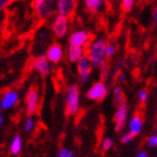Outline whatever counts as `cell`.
<instances>
[{
	"label": "cell",
	"mask_w": 157,
	"mask_h": 157,
	"mask_svg": "<svg viewBox=\"0 0 157 157\" xmlns=\"http://www.w3.org/2000/svg\"><path fill=\"white\" fill-rule=\"evenodd\" d=\"M107 40L105 38H95L92 40L88 46V49L85 51V55L91 61L92 65L94 67H105L107 64V54H105V47H107Z\"/></svg>",
	"instance_id": "1"
},
{
	"label": "cell",
	"mask_w": 157,
	"mask_h": 157,
	"mask_svg": "<svg viewBox=\"0 0 157 157\" xmlns=\"http://www.w3.org/2000/svg\"><path fill=\"white\" fill-rule=\"evenodd\" d=\"M70 32V19L69 17L63 15H56L51 23V33L53 36L62 39L69 35Z\"/></svg>",
	"instance_id": "2"
},
{
	"label": "cell",
	"mask_w": 157,
	"mask_h": 157,
	"mask_svg": "<svg viewBox=\"0 0 157 157\" xmlns=\"http://www.w3.org/2000/svg\"><path fill=\"white\" fill-rule=\"evenodd\" d=\"M66 112L69 115H76L80 109V90L76 85H70L65 94Z\"/></svg>",
	"instance_id": "3"
},
{
	"label": "cell",
	"mask_w": 157,
	"mask_h": 157,
	"mask_svg": "<svg viewBox=\"0 0 157 157\" xmlns=\"http://www.w3.org/2000/svg\"><path fill=\"white\" fill-rule=\"evenodd\" d=\"M33 8L38 18L46 20L51 18L55 11V2L51 0H33Z\"/></svg>",
	"instance_id": "4"
},
{
	"label": "cell",
	"mask_w": 157,
	"mask_h": 157,
	"mask_svg": "<svg viewBox=\"0 0 157 157\" xmlns=\"http://www.w3.org/2000/svg\"><path fill=\"white\" fill-rule=\"evenodd\" d=\"M108 94V86L105 82L99 81L91 85L86 92V98L92 101H102Z\"/></svg>",
	"instance_id": "5"
},
{
	"label": "cell",
	"mask_w": 157,
	"mask_h": 157,
	"mask_svg": "<svg viewBox=\"0 0 157 157\" xmlns=\"http://www.w3.org/2000/svg\"><path fill=\"white\" fill-rule=\"evenodd\" d=\"M30 66H32V69L37 71L42 76L49 75V73L52 71V63L47 59L45 54L37 55L35 59H33V61L30 63Z\"/></svg>",
	"instance_id": "6"
},
{
	"label": "cell",
	"mask_w": 157,
	"mask_h": 157,
	"mask_svg": "<svg viewBox=\"0 0 157 157\" xmlns=\"http://www.w3.org/2000/svg\"><path fill=\"white\" fill-rule=\"evenodd\" d=\"M91 35L88 30L85 29H78L74 30L69 35V45L71 46H78V47H85L90 43Z\"/></svg>",
	"instance_id": "7"
},
{
	"label": "cell",
	"mask_w": 157,
	"mask_h": 157,
	"mask_svg": "<svg viewBox=\"0 0 157 157\" xmlns=\"http://www.w3.org/2000/svg\"><path fill=\"white\" fill-rule=\"evenodd\" d=\"M92 67H93V65H92L91 61L89 59V57L85 54L76 62V69H78V78H80L81 82H86L90 78Z\"/></svg>",
	"instance_id": "8"
},
{
	"label": "cell",
	"mask_w": 157,
	"mask_h": 157,
	"mask_svg": "<svg viewBox=\"0 0 157 157\" xmlns=\"http://www.w3.org/2000/svg\"><path fill=\"white\" fill-rule=\"evenodd\" d=\"M26 113L28 116H33L37 112L39 103V92L36 88H32L28 90L26 94Z\"/></svg>",
	"instance_id": "9"
},
{
	"label": "cell",
	"mask_w": 157,
	"mask_h": 157,
	"mask_svg": "<svg viewBox=\"0 0 157 157\" xmlns=\"http://www.w3.org/2000/svg\"><path fill=\"white\" fill-rule=\"evenodd\" d=\"M19 101V93L16 90H7L0 98V109L9 110L13 108Z\"/></svg>",
	"instance_id": "10"
},
{
	"label": "cell",
	"mask_w": 157,
	"mask_h": 157,
	"mask_svg": "<svg viewBox=\"0 0 157 157\" xmlns=\"http://www.w3.org/2000/svg\"><path fill=\"white\" fill-rule=\"evenodd\" d=\"M45 55L52 64H59L64 57V48L59 43H52L46 49Z\"/></svg>",
	"instance_id": "11"
},
{
	"label": "cell",
	"mask_w": 157,
	"mask_h": 157,
	"mask_svg": "<svg viewBox=\"0 0 157 157\" xmlns=\"http://www.w3.org/2000/svg\"><path fill=\"white\" fill-rule=\"evenodd\" d=\"M78 0H56L55 10L59 15L70 17L74 13Z\"/></svg>",
	"instance_id": "12"
},
{
	"label": "cell",
	"mask_w": 157,
	"mask_h": 157,
	"mask_svg": "<svg viewBox=\"0 0 157 157\" xmlns=\"http://www.w3.org/2000/svg\"><path fill=\"white\" fill-rule=\"evenodd\" d=\"M128 116V105L127 103H121L118 105L115 112V122H116V131H119L124 127Z\"/></svg>",
	"instance_id": "13"
},
{
	"label": "cell",
	"mask_w": 157,
	"mask_h": 157,
	"mask_svg": "<svg viewBox=\"0 0 157 157\" xmlns=\"http://www.w3.org/2000/svg\"><path fill=\"white\" fill-rule=\"evenodd\" d=\"M85 54L84 47H78V46H71L69 45L67 51H66V56L70 62L76 63L82 56Z\"/></svg>",
	"instance_id": "14"
},
{
	"label": "cell",
	"mask_w": 157,
	"mask_h": 157,
	"mask_svg": "<svg viewBox=\"0 0 157 157\" xmlns=\"http://www.w3.org/2000/svg\"><path fill=\"white\" fill-rule=\"evenodd\" d=\"M128 128H129V132L134 135V136H137L143 131V128H144V122H143V119L139 115H136L131 118L129 120V124H128Z\"/></svg>",
	"instance_id": "15"
},
{
	"label": "cell",
	"mask_w": 157,
	"mask_h": 157,
	"mask_svg": "<svg viewBox=\"0 0 157 157\" xmlns=\"http://www.w3.org/2000/svg\"><path fill=\"white\" fill-rule=\"evenodd\" d=\"M84 6L92 13H98L105 8V0H84Z\"/></svg>",
	"instance_id": "16"
},
{
	"label": "cell",
	"mask_w": 157,
	"mask_h": 157,
	"mask_svg": "<svg viewBox=\"0 0 157 157\" xmlns=\"http://www.w3.org/2000/svg\"><path fill=\"white\" fill-rule=\"evenodd\" d=\"M21 148H23V139H21V136L20 135H15L13 140H11V144H10V153L13 156H17V155L20 154Z\"/></svg>",
	"instance_id": "17"
},
{
	"label": "cell",
	"mask_w": 157,
	"mask_h": 157,
	"mask_svg": "<svg viewBox=\"0 0 157 157\" xmlns=\"http://www.w3.org/2000/svg\"><path fill=\"white\" fill-rule=\"evenodd\" d=\"M135 6V0H121L120 8L124 13H130L134 9Z\"/></svg>",
	"instance_id": "18"
},
{
	"label": "cell",
	"mask_w": 157,
	"mask_h": 157,
	"mask_svg": "<svg viewBox=\"0 0 157 157\" xmlns=\"http://www.w3.org/2000/svg\"><path fill=\"white\" fill-rule=\"evenodd\" d=\"M35 127V120L33 119L32 116H28V118L26 119L25 124H24V128H25V131L26 132H32Z\"/></svg>",
	"instance_id": "19"
},
{
	"label": "cell",
	"mask_w": 157,
	"mask_h": 157,
	"mask_svg": "<svg viewBox=\"0 0 157 157\" xmlns=\"http://www.w3.org/2000/svg\"><path fill=\"white\" fill-rule=\"evenodd\" d=\"M117 53V45L115 43H108L107 47H105V54L107 57H112Z\"/></svg>",
	"instance_id": "20"
},
{
	"label": "cell",
	"mask_w": 157,
	"mask_h": 157,
	"mask_svg": "<svg viewBox=\"0 0 157 157\" xmlns=\"http://www.w3.org/2000/svg\"><path fill=\"white\" fill-rule=\"evenodd\" d=\"M137 99L140 103H145L148 99V92L146 91V90H144V89L139 90V91L137 92Z\"/></svg>",
	"instance_id": "21"
},
{
	"label": "cell",
	"mask_w": 157,
	"mask_h": 157,
	"mask_svg": "<svg viewBox=\"0 0 157 157\" xmlns=\"http://www.w3.org/2000/svg\"><path fill=\"white\" fill-rule=\"evenodd\" d=\"M112 146H113V139H112V138L107 137L103 139V141H102V149H103V151L111 149Z\"/></svg>",
	"instance_id": "22"
},
{
	"label": "cell",
	"mask_w": 157,
	"mask_h": 157,
	"mask_svg": "<svg viewBox=\"0 0 157 157\" xmlns=\"http://www.w3.org/2000/svg\"><path fill=\"white\" fill-rule=\"evenodd\" d=\"M59 157H75V155L69 148H62L59 153Z\"/></svg>",
	"instance_id": "23"
},
{
	"label": "cell",
	"mask_w": 157,
	"mask_h": 157,
	"mask_svg": "<svg viewBox=\"0 0 157 157\" xmlns=\"http://www.w3.org/2000/svg\"><path fill=\"white\" fill-rule=\"evenodd\" d=\"M134 137L135 136L131 134V132H126V134H124L121 136V143H122V144H129V143L132 141Z\"/></svg>",
	"instance_id": "24"
},
{
	"label": "cell",
	"mask_w": 157,
	"mask_h": 157,
	"mask_svg": "<svg viewBox=\"0 0 157 157\" xmlns=\"http://www.w3.org/2000/svg\"><path fill=\"white\" fill-rule=\"evenodd\" d=\"M48 36H49L48 30L40 29L38 32V39H42V40H46V39H48Z\"/></svg>",
	"instance_id": "25"
},
{
	"label": "cell",
	"mask_w": 157,
	"mask_h": 157,
	"mask_svg": "<svg viewBox=\"0 0 157 157\" xmlns=\"http://www.w3.org/2000/svg\"><path fill=\"white\" fill-rule=\"evenodd\" d=\"M113 100H115V103L117 105H121L124 102V93L122 94H118V95H113Z\"/></svg>",
	"instance_id": "26"
},
{
	"label": "cell",
	"mask_w": 157,
	"mask_h": 157,
	"mask_svg": "<svg viewBox=\"0 0 157 157\" xmlns=\"http://www.w3.org/2000/svg\"><path fill=\"white\" fill-rule=\"evenodd\" d=\"M148 145L151 147H157V134L153 135V136L148 138Z\"/></svg>",
	"instance_id": "27"
},
{
	"label": "cell",
	"mask_w": 157,
	"mask_h": 157,
	"mask_svg": "<svg viewBox=\"0 0 157 157\" xmlns=\"http://www.w3.org/2000/svg\"><path fill=\"white\" fill-rule=\"evenodd\" d=\"M13 0H0V11H3L7 7L9 6Z\"/></svg>",
	"instance_id": "28"
},
{
	"label": "cell",
	"mask_w": 157,
	"mask_h": 157,
	"mask_svg": "<svg viewBox=\"0 0 157 157\" xmlns=\"http://www.w3.org/2000/svg\"><path fill=\"white\" fill-rule=\"evenodd\" d=\"M151 20H153L154 24H157V5L155 6L154 10H153V13H151Z\"/></svg>",
	"instance_id": "29"
},
{
	"label": "cell",
	"mask_w": 157,
	"mask_h": 157,
	"mask_svg": "<svg viewBox=\"0 0 157 157\" xmlns=\"http://www.w3.org/2000/svg\"><path fill=\"white\" fill-rule=\"evenodd\" d=\"M124 91H122V88L121 86H116L113 89V95H118V94H122Z\"/></svg>",
	"instance_id": "30"
},
{
	"label": "cell",
	"mask_w": 157,
	"mask_h": 157,
	"mask_svg": "<svg viewBox=\"0 0 157 157\" xmlns=\"http://www.w3.org/2000/svg\"><path fill=\"white\" fill-rule=\"evenodd\" d=\"M126 78H127V76H126V74H124V73H120V74H119V81H120V82L126 81Z\"/></svg>",
	"instance_id": "31"
},
{
	"label": "cell",
	"mask_w": 157,
	"mask_h": 157,
	"mask_svg": "<svg viewBox=\"0 0 157 157\" xmlns=\"http://www.w3.org/2000/svg\"><path fill=\"white\" fill-rule=\"evenodd\" d=\"M137 157H148V154L146 151H139L137 154Z\"/></svg>",
	"instance_id": "32"
},
{
	"label": "cell",
	"mask_w": 157,
	"mask_h": 157,
	"mask_svg": "<svg viewBox=\"0 0 157 157\" xmlns=\"http://www.w3.org/2000/svg\"><path fill=\"white\" fill-rule=\"evenodd\" d=\"M3 122V117H2V112H1V109H0V127L2 126Z\"/></svg>",
	"instance_id": "33"
},
{
	"label": "cell",
	"mask_w": 157,
	"mask_h": 157,
	"mask_svg": "<svg viewBox=\"0 0 157 157\" xmlns=\"http://www.w3.org/2000/svg\"><path fill=\"white\" fill-rule=\"evenodd\" d=\"M51 1H53V2H55V3H56V0H51Z\"/></svg>",
	"instance_id": "34"
}]
</instances>
